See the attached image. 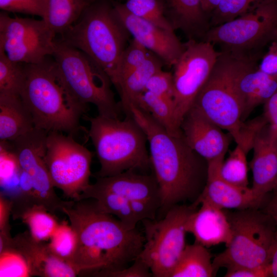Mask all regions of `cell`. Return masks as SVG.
<instances>
[{"mask_svg":"<svg viewBox=\"0 0 277 277\" xmlns=\"http://www.w3.org/2000/svg\"><path fill=\"white\" fill-rule=\"evenodd\" d=\"M181 129L189 147L207 162L225 155L229 136L196 108L192 107L187 112Z\"/></svg>","mask_w":277,"mask_h":277,"instance_id":"cell-18","label":"cell"},{"mask_svg":"<svg viewBox=\"0 0 277 277\" xmlns=\"http://www.w3.org/2000/svg\"><path fill=\"white\" fill-rule=\"evenodd\" d=\"M263 116L269 124L277 128V91L264 104Z\"/></svg>","mask_w":277,"mask_h":277,"instance_id":"cell-43","label":"cell"},{"mask_svg":"<svg viewBox=\"0 0 277 277\" xmlns=\"http://www.w3.org/2000/svg\"><path fill=\"white\" fill-rule=\"evenodd\" d=\"M258 55V53L220 51L212 70L192 106L227 130L236 144L243 142L246 124L239 81L247 69L256 64Z\"/></svg>","mask_w":277,"mask_h":277,"instance_id":"cell-4","label":"cell"},{"mask_svg":"<svg viewBox=\"0 0 277 277\" xmlns=\"http://www.w3.org/2000/svg\"><path fill=\"white\" fill-rule=\"evenodd\" d=\"M149 52L136 40L131 39L121 56L117 76L113 84L114 86L115 87L123 77L140 67L147 58Z\"/></svg>","mask_w":277,"mask_h":277,"instance_id":"cell-35","label":"cell"},{"mask_svg":"<svg viewBox=\"0 0 277 277\" xmlns=\"http://www.w3.org/2000/svg\"><path fill=\"white\" fill-rule=\"evenodd\" d=\"M12 207L10 200L0 194V252L7 249L13 239L9 224Z\"/></svg>","mask_w":277,"mask_h":277,"instance_id":"cell-39","label":"cell"},{"mask_svg":"<svg viewBox=\"0 0 277 277\" xmlns=\"http://www.w3.org/2000/svg\"><path fill=\"white\" fill-rule=\"evenodd\" d=\"M132 116L145 133L151 169L159 186L163 215L172 207L194 202L203 191L207 162L186 143L183 135H173L147 112L131 105Z\"/></svg>","mask_w":277,"mask_h":277,"instance_id":"cell-2","label":"cell"},{"mask_svg":"<svg viewBox=\"0 0 277 277\" xmlns=\"http://www.w3.org/2000/svg\"><path fill=\"white\" fill-rule=\"evenodd\" d=\"M211 258L207 247L196 242L186 244L170 277L214 276Z\"/></svg>","mask_w":277,"mask_h":277,"instance_id":"cell-27","label":"cell"},{"mask_svg":"<svg viewBox=\"0 0 277 277\" xmlns=\"http://www.w3.org/2000/svg\"><path fill=\"white\" fill-rule=\"evenodd\" d=\"M222 0H201L202 9L209 17L217 7Z\"/></svg>","mask_w":277,"mask_h":277,"instance_id":"cell-45","label":"cell"},{"mask_svg":"<svg viewBox=\"0 0 277 277\" xmlns=\"http://www.w3.org/2000/svg\"><path fill=\"white\" fill-rule=\"evenodd\" d=\"M10 248L16 250L24 256L31 276L73 277L80 275L70 263L57 256L48 244L35 239L29 231L18 233L13 238L8 249Z\"/></svg>","mask_w":277,"mask_h":277,"instance_id":"cell-19","label":"cell"},{"mask_svg":"<svg viewBox=\"0 0 277 277\" xmlns=\"http://www.w3.org/2000/svg\"><path fill=\"white\" fill-rule=\"evenodd\" d=\"M164 65L159 57L150 51L146 60L140 67L119 81L115 88L120 96V106L126 114H130V105L136 104L138 98L145 91L150 78L162 70Z\"/></svg>","mask_w":277,"mask_h":277,"instance_id":"cell-25","label":"cell"},{"mask_svg":"<svg viewBox=\"0 0 277 277\" xmlns=\"http://www.w3.org/2000/svg\"><path fill=\"white\" fill-rule=\"evenodd\" d=\"M89 4L86 0H46L42 19L56 35H62L77 21Z\"/></svg>","mask_w":277,"mask_h":277,"instance_id":"cell-26","label":"cell"},{"mask_svg":"<svg viewBox=\"0 0 277 277\" xmlns=\"http://www.w3.org/2000/svg\"><path fill=\"white\" fill-rule=\"evenodd\" d=\"M238 86L243 103L244 121L255 107L264 104L277 91V76L261 71L256 64L241 75Z\"/></svg>","mask_w":277,"mask_h":277,"instance_id":"cell-23","label":"cell"},{"mask_svg":"<svg viewBox=\"0 0 277 277\" xmlns=\"http://www.w3.org/2000/svg\"><path fill=\"white\" fill-rule=\"evenodd\" d=\"M152 274L147 265L137 258L129 266L108 273L106 277H150Z\"/></svg>","mask_w":277,"mask_h":277,"instance_id":"cell-40","label":"cell"},{"mask_svg":"<svg viewBox=\"0 0 277 277\" xmlns=\"http://www.w3.org/2000/svg\"><path fill=\"white\" fill-rule=\"evenodd\" d=\"M275 39L277 0H263L238 17L210 27L202 40L221 51L252 54Z\"/></svg>","mask_w":277,"mask_h":277,"instance_id":"cell-10","label":"cell"},{"mask_svg":"<svg viewBox=\"0 0 277 277\" xmlns=\"http://www.w3.org/2000/svg\"><path fill=\"white\" fill-rule=\"evenodd\" d=\"M270 277H277V238L269 263Z\"/></svg>","mask_w":277,"mask_h":277,"instance_id":"cell-46","label":"cell"},{"mask_svg":"<svg viewBox=\"0 0 277 277\" xmlns=\"http://www.w3.org/2000/svg\"><path fill=\"white\" fill-rule=\"evenodd\" d=\"M92 185L126 199L130 204L134 201H144L160 208V190L153 172L148 174L129 170L110 176L96 177Z\"/></svg>","mask_w":277,"mask_h":277,"instance_id":"cell-21","label":"cell"},{"mask_svg":"<svg viewBox=\"0 0 277 277\" xmlns=\"http://www.w3.org/2000/svg\"><path fill=\"white\" fill-rule=\"evenodd\" d=\"M220 52L209 42L189 39L173 66V102L177 123L181 127L187 112L209 77Z\"/></svg>","mask_w":277,"mask_h":277,"instance_id":"cell-12","label":"cell"},{"mask_svg":"<svg viewBox=\"0 0 277 277\" xmlns=\"http://www.w3.org/2000/svg\"><path fill=\"white\" fill-rule=\"evenodd\" d=\"M193 211L185 224L187 232L191 233L195 242L207 248L220 244L227 246L232 238L230 223L225 209L206 201Z\"/></svg>","mask_w":277,"mask_h":277,"instance_id":"cell-20","label":"cell"},{"mask_svg":"<svg viewBox=\"0 0 277 277\" xmlns=\"http://www.w3.org/2000/svg\"><path fill=\"white\" fill-rule=\"evenodd\" d=\"M56 34L42 19L0 13V49L11 60L24 64L41 63L52 56Z\"/></svg>","mask_w":277,"mask_h":277,"instance_id":"cell-13","label":"cell"},{"mask_svg":"<svg viewBox=\"0 0 277 277\" xmlns=\"http://www.w3.org/2000/svg\"><path fill=\"white\" fill-rule=\"evenodd\" d=\"M148 113L169 133L175 136L182 134L178 125L173 100L144 91L135 105Z\"/></svg>","mask_w":277,"mask_h":277,"instance_id":"cell-28","label":"cell"},{"mask_svg":"<svg viewBox=\"0 0 277 277\" xmlns=\"http://www.w3.org/2000/svg\"><path fill=\"white\" fill-rule=\"evenodd\" d=\"M19 95L30 113L34 127L73 136L81 130L82 116L68 105L65 93L47 57L35 64H24Z\"/></svg>","mask_w":277,"mask_h":277,"instance_id":"cell-7","label":"cell"},{"mask_svg":"<svg viewBox=\"0 0 277 277\" xmlns=\"http://www.w3.org/2000/svg\"><path fill=\"white\" fill-rule=\"evenodd\" d=\"M89 4H91L92 3H94V2H97V1H103V0H86Z\"/></svg>","mask_w":277,"mask_h":277,"instance_id":"cell-47","label":"cell"},{"mask_svg":"<svg viewBox=\"0 0 277 277\" xmlns=\"http://www.w3.org/2000/svg\"><path fill=\"white\" fill-rule=\"evenodd\" d=\"M145 91L173 100L172 72L162 69L154 73L148 81Z\"/></svg>","mask_w":277,"mask_h":277,"instance_id":"cell-38","label":"cell"},{"mask_svg":"<svg viewBox=\"0 0 277 277\" xmlns=\"http://www.w3.org/2000/svg\"><path fill=\"white\" fill-rule=\"evenodd\" d=\"M173 28L181 30L189 39L201 38L210 28L209 17L201 0H159Z\"/></svg>","mask_w":277,"mask_h":277,"instance_id":"cell-22","label":"cell"},{"mask_svg":"<svg viewBox=\"0 0 277 277\" xmlns=\"http://www.w3.org/2000/svg\"><path fill=\"white\" fill-rule=\"evenodd\" d=\"M130 35L113 4L103 0L90 4L60 38L95 62L113 85Z\"/></svg>","mask_w":277,"mask_h":277,"instance_id":"cell-5","label":"cell"},{"mask_svg":"<svg viewBox=\"0 0 277 277\" xmlns=\"http://www.w3.org/2000/svg\"><path fill=\"white\" fill-rule=\"evenodd\" d=\"M252 149L251 188L266 201L277 189V128L269 123L262 127L254 137Z\"/></svg>","mask_w":277,"mask_h":277,"instance_id":"cell-17","label":"cell"},{"mask_svg":"<svg viewBox=\"0 0 277 277\" xmlns=\"http://www.w3.org/2000/svg\"><path fill=\"white\" fill-rule=\"evenodd\" d=\"M225 277H270L269 265L260 268L241 267L227 269Z\"/></svg>","mask_w":277,"mask_h":277,"instance_id":"cell-42","label":"cell"},{"mask_svg":"<svg viewBox=\"0 0 277 277\" xmlns=\"http://www.w3.org/2000/svg\"><path fill=\"white\" fill-rule=\"evenodd\" d=\"M126 115L123 120L98 114L85 116L90 122L88 133L100 164L96 177L151 168L146 135L131 114Z\"/></svg>","mask_w":277,"mask_h":277,"instance_id":"cell-6","label":"cell"},{"mask_svg":"<svg viewBox=\"0 0 277 277\" xmlns=\"http://www.w3.org/2000/svg\"><path fill=\"white\" fill-rule=\"evenodd\" d=\"M121 20L133 38L159 57L165 65L173 66L184 49L174 30H169L130 13L124 4L113 3Z\"/></svg>","mask_w":277,"mask_h":277,"instance_id":"cell-15","label":"cell"},{"mask_svg":"<svg viewBox=\"0 0 277 277\" xmlns=\"http://www.w3.org/2000/svg\"><path fill=\"white\" fill-rule=\"evenodd\" d=\"M247 153L243 147L236 144L221 166L220 174L224 180L236 186L248 187Z\"/></svg>","mask_w":277,"mask_h":277,"instance_id":"cell-30","label":"cell"},{"mask_svg":"<svg viewBox=\"0 0 277 277\" xmlns=\"http://www.w3.org/2000/svg\"><path fill=\"white\" fill-rule=\"evenodd\" d=\"M62 212L68 217L77 239L70 264L80 275L106 277L138 256L145 237L102 210L93 199L70 201Z\"/></svg>","mask_w":277,"mask_h":277,"instance_id":"cell-1","label":"cell"},{"mask_svg":"<svg viewBox=\"0 0 277 277\" xmlns=\"http://www.w3.org/2000/svg\"><path fill=\"white\" fill-rule=\"evenodd\" d=\"M24 76V64L11 60L0 49V93L19 95Z\"/></svg>","mask_w":277,"mask_h":277,"instance_id":"cell-31","label":"cell"},{"mask_svg":"<svg viewBox=\"0 0 277 277\" xmlns=\"http://www.w3.org/2000/svg\"><path fill=\"white\" fill-rule=\"evenodd\" d=\"M48 132L34 128L16 139L7 142L9 150L28 176L37 203L51 213L62 212L68 201L56 194L45 161Z\"/></svg>","mask_w":277,"mask_h":277,"instance_id":"cell-14","label":"cell"},{"mask_svg":"<svg viewBox=\"0 0 277 277\" xmlns=\"http://www.w3.org/2000/svg\"><path fill=\"white\" fill-rule=\"evenodd\" d=\"M93 153L71 135L49 132L45 161L54 187L67 198L77 201L90 184Z\"/></svg>","mask_w":277,"mask_h":277,"instance_id":"cell-11","label":"cell"},{"mask_svg":"<svg viewBox=\"0 0 277 277\" xmlns=\"http://www.w3.org/2000/svg\"><path fill=\"white\" fill-rule=\"evenodd\" d=\"M262 1L263 0H222L210 16V28L238 17Z\"/></svg>","mask_w":277,"mask_h":277,"instance_id":"cell-34","label":"cell"},{"mask_svg":"<svg viewBox=\"0 0 277 277\" xmlns=\"http://www.w3.org/2000/svg\"><path fill=\"white\" fill-rule=\"evenodd\" d=\"M19 219L35 239L43 242L50 239L59 224L54 214L37 203L26 209Z\"/></svg>","mask_w":277,"mask_h":277,"instance_id":"cell-29","label":"cell"},{"mask_svg":"<svg viewBox=\"0 0 277 277\" xmlns=\"http://www.w3.org/2000/svg\"><path fill=\"white\" fill-rule=\"evenodd\" d=\"M76 234L67 221L59 223L51 238L48 245L58 258L70 263L76 246Z\"/></svg>","mask_w":277,"mask_h":277,"instance_id":"cell-33","label":"cell"},{"mask_svg":"<svg viewBox=\"0 0 277 277\" xmlns=\"http://www.w3.org/2000/svg\"><path fill=\"white\" fill-rule=\"evenodd\" d=\"M225 210L232 238L223 252L212 261L215 274L221 267L260 268L268 265L277 238V227L263 210L248 208Z\"/></svg>","mask_w":277,"mask_h":277,"instance_id":"cell-8","label":"cell"},{"mask_svg":"<svg viewBox=\"0 0 277 277\" xmlns=\"http://www.w3.org/2000/svg\"><path fill=\"white\" fill-rule=\"evenodd\" d=\"M34 128L19 94L0 93V140L11 142Z\"/></svg>","mask_w":277,"mask_h":277,"instance_id":"cell-24","label":"cell"},{"mask_svg":"<svg viewBox=\"0 0 277 277\" xmlns=\"http://www.w3.org/2000/svg\"><path fill=\"white\" fill-rule=\"evenodd\" d=\"M225 156L207 162V180L204 188L193 202L198 206L206 201L222 209L243 210L262 208L266 201L256 195L251 188L240 187L224 180L220 174Z\"/></svg>","mask_w":277,"mask_h":277,"instance_id":"cell-16","label":"cell"},{"mask_svg":"<svg viewBox=\"0 0 277 277\" xmlns=\"http://www.w3.org/2000/svg\"><path fill=\"white\" fill-rule=\"evenodd\" d=\"M124 4L127 10L134 15L165 29L175 31L166 18L159 0H126Z\"/></svg>","mask_w":277,"mask_h":277,"instance_id":"cell-32","label":"cell"},{"mask_svg":"<svg viewBox=\"0 0 277 277\" xmlns=\"http://www.w3.org/2000/svg\"><path fill=\"white\" fill-rule=\"evenodd\" d=\"M1 277L31 276L28 264L24 256L10 248L0 252Z\"/></svg>","mask_w":277,"mask_h":277,"instance_id":"cell-36","label":"cell"},{"mask_svg":"<svg viewBox=\"0 0 277 277\" xmlns=\"http://www.w3.org/2000/svg\"><path fill=\"white\" fill-rule=\"evenodd\" d=\"M46 0H0V8L5 12L21 13L42 18Z\"/></svg>","mask_w":277,"mask_h":277,"instance_id":"cell-37","label":"cell"},{"mask_svg":"<svg viewBox=\"0 0 277 277\" xmlns=\"http://www.w3.org/2000/svg\"><path fill=\"white\" fill-rule=\"evenodd\" d=\"M258 68L268 75L277 76V39L270 43L268 49L262 58Z\"/></svg>","mask_w":277,"mask_h":277,"instance_id":"cell-41","label":"cell"},{"mask_svg":"<svg viewBox=\"0 0 277 277\" xmlns=\"http://www.w3.org/2000/svg\"><path fill=\"white\" fill-rule=\"evenodd\" d=\"M193 204L176 205L159 220L142 221L145 242L138 258L154 277H170L186 244L185 224L197 209Z\"/></svg>","mask_w":277,"mask_h":277,"instance_id":"cell-9","label":"cell"},{"mask_svg":"<svg viewBox=\"0 0 277 277\" xmlns=\"http://www.w3.org/2000/svg\"><path fill=\"white\" fill-rule=\"evenodd\" d=\"M52 64L69 106L84 115L92 104L98 115L119 118L122 110L105 71L82 51L55 38Z\"/></svg>","mask_w":277,"mask_h":277,"instance_id":"cell-3","label":"cell"},{"mask_svg":"<svg viewBox=\"0 0 277 277\" xmlns=\"http://www.w3.org/2000/svg\"><path fill=\"white\" fill-rule=\"evenodd\" d=\"M263 207V210L272 217L277 227V189L269 195Z\"/></svg>","mask_w":277,"mask_h":277,"instance_id":"cell-44","label":"cell"}]
</instances>
